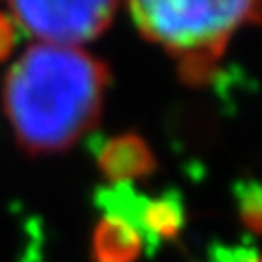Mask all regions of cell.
Listing matches in <instances>:
<instances>
[{"label":"cell","mask_w":262,"mask_h":262,"mask_svg":"<svg viewBox=\"0 0 262 262\" xmlns=\"http://www.w3.org/2000/svg\"><path fill=\"white\" fill-rule=\"evenodd\" d=\"M110 70L75 46L35 44L5 77L3 105L24 151L70 149L96 125Z\"/></svg>","instance_id":"6da1fadb"},{"label":"cell","mask_w":262,"mask_h":262,"mask_svg":"<svg viewBox=\"0 0 262 262\" xmlns=\"http://www.w3.org/2000/svg\"><path fill=\"white\" fill-rule=\"evenodd\" d=\"M129 13L146 39L182 57L219 59L229 35L245 22L262 20L256 3H131Z\"/></svg>","instance_id":"7a4b0ae2"},{"label":"cell","mask_w":262,"mask_h":262,"mask_svg":"<svg viewBox=\"0 0 262 262\" xmlns=\"http://www.w3.org/2000/svg\"><path fill=\"white\" fill-rule=\"evenodd\" d=\"M15 24L53 46H75L98 37L112 24L118 3H11Z\"/></svg>","instance_id":"3957f363"},{"label":"cell","mask_w":262,"mask_h":262,"mask_svg":"<svg viewBox=\"0 0 262 262\" xmlns=\"http://www.w3.org/2000/svg\"><path fill=\"white\" fill-rule=\"evenodd\" d=\"M101 173L112 184H131L134 179L149 177L155 170V155L146 140L138 134H120L101 140L94 149Z\"/></svg>","instance_id":"277c9868"},{"label":"cell","mask_w":262,"mask_h":262,"mask_svg":"<svg viewBox=\"0 0 262 262\" xmlns=\"http://www.w3.org/2000/svg\"><path fill=\"white\" fill-rule=\"evenodd\" d=\"M186 225V206L177 190H168L155 199L142 196L138 210V232L151 251L166 241H175Z\"/></svg>","instance_id":"5b68a950"},{"label":"cell","mask_w":262,"mask_h":262,"mask_svg":"<svg viewBox=\"0 0 262 262\" xmlns=\"http://www.w3.org/2000/svg\"><path fill=\"white\" fill-rule=\"evenodd\" d=\"M144 241L136 227L120 216L105 214L92 234L94 262H136L142 256Z\"/></svg>","instance_id":"8992f818"},{"label":"cell","mask_w":262,"mask_h":262,"mask_svg":"<svg viewBox=\"0 0 262 262\" xmlns=\"http://www.w3.org/2000/svg\"><path fill=\"white\" fill-rule=\"evenodd\" d=\"M234 199L238 216L251 232L262 236V182L258 179H241L234 186Z\"/></svg>","instance_id":"52a82bcc"},{"label":"cell","mask_w":262,"mask_h":262,"mask_svg":"<svg viewBox=\"0 0 262 262\" xmlns=\"http://www.w3.org/2000/svg\"><path fill=\"white\" fill-rule=\"evenodd\" d=\"M18 24L13 22L11 15L7 13H0V61L7 59L13 48H15V42H18Z\"/></svg>","instance_id":"ba28073f"},{"label":"cell","mask_w":262,"mask_h":262,"mask_svg":"<svg viewBox=\"0 0 262 262\" xmlns=\"http://www.w3.org/2000/svg\"><path fill=\"white\" fill-rule=\"evenodd\" d=\"M212 262H262V253L245 247H221Z\"/></svg>","instance_id":"9c48e42d"}]
</instances>
